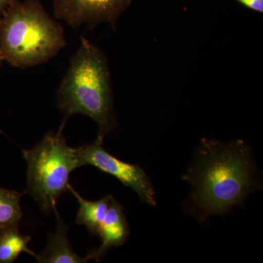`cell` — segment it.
<instances>
[{
    "instance_id": "1",
    "label": "cell",
    "mask_w": 263,
    "mask_h": 263,
    "mask_svg": "<svg viewBox=\"0 0 263 263\" xmlns=\"http://www.w3.org/2000/svg\"><path fill=\"white\" fill-rule=\"evenodd\" d=\"M255 170L252 148L242 140L222 143L202 138L182 177L191 186L186 209L202 222L241 206L259 188Z\"/></svg>"
},
{
    "instance_id": "2",
    "label": "cell",
    "mask_w": 263,
    "mask_h": 263,
    "mask_svg": "<svg viewBox=\"0 0 263 263\" xmlns=\"http://www.w3.org/2000/svg\"><path fill=\"white\" fill-rule=\"evenodd\" d=\"M57 105L65 119L74 114L92 119L100 136L105 137L117 126L108 62L103 52L83 36L59 88Z\"/></svg>"
},
{
    "instance_id": "3",
    "label": "cell",
    "mask_w": 263,
    "mask_h": 263,
    "mask_svg": "<svg viewBox=\"0 0 263 263\" xmlns=\"http://www.w3.org/2000/svg\"><path fill=\"white\" fill-rule=\"evenodd\" d=\"M66 45L63 27L38 0H15L0 18V55L13 67L46 63Z\"/></svg>"
},
{
    "instance_id": "4",
    "label": "cell",
    "mask_w": 263,
    "mask_h": 263,
    "mask_svg": "<svg viewBox=\"0 0 263 263\" xmlns=\"http://www.w3.org/2000/svg\"><path fill=\"white\" fill-rule=\"evenodd\" d=\"M65 122L57 133L49 132L32 149L23 150L27 163V189L41 210L57 213L56 203L69 190V177L80 167L77 149L67 144L62 136Z\"/></svg>"
},
{
    "instance_id": "5",
    "label": "cell",
    "mask_w": 263,
    "mask_h": 263,
    "mask_svg": "<svg viewBox=\"0 0 263 263\" xmlns=\"http://www.w3.org/2000/svg\"><path fill=\"white\" fill-rule=\"evenodd\" d=\"M104 138L98 135L94 143L76 148L81 167L89 164L111 175L124 186L132 189L142 202L155 206V189L146 172L139 165L127 163L109 154L103 147Z\"/></svg>"
},
{
    "instance_id": "6",
    "label": "cell",
    "mask_w": 263,
    "mask_h": 263,
    "mask_svg": "<svg viewBox=\"0 0 263 263\" xmlns=\"http://www.w3.org/2000/svg\"><path fill=\"white\" fill-rule=\"evenodd\" d=\"M133 0H53V15L59 20L78 28L81 25L94 29L109 23L115 27L120 15Z\"/></svg>"
},
{
    "instance_id": "7",
    "label": "cell",
    "mask_w": 263,
    "mask_h": 263,
    "mask_svg": "<svg viewBox=\"0 0 263 263\" xmlns=\"http://www.w3.org/2000/svg\"><path fill=\"white\" fill-rule=\"evenodd\" d=\"M101 245L88 254L90 259L100 262L112 247H120L125 243L129 235V224L122 205L114 197L110 200L106 216L99 230Z\"/></svg>"
},
{
    "instance_id": "8",
    "label": "cell",
    "mask_w": 263,
    "mask_h": 263,
    "mask_svg": "<svg viewBox=\"0 0 263 263\" xmlns=\"http://www.w3.org/2000/svg\"><path fill=\"white\" fill-rule=\"evenodd\" d=\"M58 226L54 233L48 237L47 247L41 255H37V262L43 263H85L89 262L88 256L81 257L72 250L68 238L67 226L57 213Z\"/></svg>"
},
{
    "instance_id": "9",
    "label": "cell",
    "mask_w": 263,
    "mask_h": 263,
    "mask_svg": "<svg viewBox=\"0 0 263 263\" xmlns=\"http://www.w3.org/2000/svg\"><path fill=\"white\" fill-rule=\"evenodd\" d=\"M69 190L73 194L79 202V210L76 218V224L85 226L91 234H98L99 230L106 216L111 195L104 197L98 201H89L83 198L72 186Z\"/></svg>"
},
{
    "instance_id": "10",
    "label": "cell",
    "mask_w": 263,
    "mask_h": 263,
    "mask_svg": "<svg viewBox=\"0 0 263 263\" xmlns=\"http://www.w3.org/2000/svg\"><path fill=\"white\" fill-rule=\"evenodd\" d=\"M32 238L21 234L18 227L0 230V263H11L18 258L22 252L37 257L29 249L28 243Z\"/></svg>"
},
{
    "instance_id": "11",
    "label": "cell",
    "mask_w": 263,
    "mask_h": 263,
    "mask_svg": "<svg viewBox=\"0 0 263 263\" xmlns=\"http://www.w3.org/2000/svg\"><path fill=\"white\" fill-rule=\"evenodd\" d=\"M24 193L0 188V230L18 227L23 216L20 200Z\"/></svg>"
},
{
    "instance_id": "12",
    "label": "cell",
    "mask_w": 263,
    "mask_h": 263,
    "mask_svg": "<svg viewBox=\"0 0 263 263\" xmlns=\"http://www.w3.org/2000/svg\"><path fill=\"white\" fill-rule=\"evenodd\" d=\"M240 4L245 5L249 9L262 13L263 12V0H236Z\"/></svg>"
},
{
    "instance_id": "13",
    "label": "cell",
    "mask_w": 263,
    "mask_h": 263,
    "mask_svg": "<svg viewBox=\"0 0 263 263\" xmlns=\"http://www.w3.org/2000/svg\"><path fill=\"white\" fill-rule=\"evenodd\" d=\"M15 0H0V18L5 13V10L9 8L10 5Z\"/></svg>"
},
{
    "instance_id": "14",
    "label": "cell",
    "mask_w": 263,
    "mask_h": 263,
    "mask_svg": "<svg viewBox=\"0 0 263 263\" xmlns=\"http://www.w3.org/2000/svg\"><path fill=\"white\" fill-rule=\"evenodd\" d=\"M3 61H4V60H3V57L0 55V67H1L2 65H3ZM0 133H3V132L0 130Z\"/></svg>"
}]
</instances>
